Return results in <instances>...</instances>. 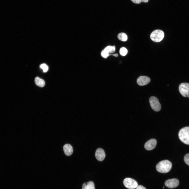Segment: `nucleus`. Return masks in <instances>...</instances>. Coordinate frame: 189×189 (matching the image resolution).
I'll use <instances>...</instances> for the list:
<instances>
[{
    "mask_svg": "<svg viewBox=\"0 0 189 189\" xmlns=\"http://www.w3.org/2000/svg\"><path fill=\"white\" fill-rule=\"evenodd\" d=\"M164 35V33L163 31L157 29L152 32L150 35V38L153 41L158 42L163 39Z\"/></svg>",
    "mask_w": 189,
    "mask_h": 189,
    "instance_id": "7ed1b4c3",
    "label": "nucleus"
},
{
    "mask_svg": "<svg viewBox=\"0 0 189 189\" xmlns=\"http://www.w3.org/2000/svg\"><path fill=\"white\" fill-rule=\"evenodd\" d=\"M40 68L43 70V71L44 72H46L48 70V67L45 64H43L40 65Z\"/></svg>",
    "mask_w": 189,
    "mask_h": 189,
    "instance_id": "f3484780",
    "label": "nucleus"
},
{
    "mask_svg": "<svg viewBox=\"0 0 189 189\" xmlns=\"http://www.w3.org/2000/svg\"><path fill=\"white\" fill-rule=\"evenodd\" d=\"M118 38L120 40L125 41L127 40L128 37L126 34L124 33H119L118 35Z\"/></svg>",
    "mask_w": 189,
    "mask_h": 189,
    "instance_id": "4468645a",
    "label": "nucleus"
},
{
    "mask_svg": "<svg viewBox=\"0 0 189 189\" xmlns=\"http://www.w3.org/2000/svg\"><path fill=\"white\" fill-rule=\"evenodd\" d=\"M178 135L181 140L184 143L189 145V127H186L179 131Z\"/></svg>",
    "mask_w": 189,
    "mask_h": 189,
    "instance_id": "f03ea898",
    "label": "nucleus"
},
{
    "mask_svg": "<svg viewBox=\"0 0 189 189\" xmlns=\"http://www.w3.org/2000/svg\"><path fill=\"white\" fill-rule=\"evenodd\" d=\"M133 3L136 4H140L141 2L140 0H131Z\"/></svg>",
    "mask_w": 189,
    "mask_h": 189,
    "instance_id": "aec40b11",
    "label": "nucleus"
},
{
    "mask_svg": "<svg viewBox=\"0 0 189 189\" xmlns=\"http://www.w3.org/2000/svg\"><path fill=\"white\" fill-rule=\"evenodd\" d=\"M95 155L97 159L99 161L103 160L105 157L104 150L101 148H98L96 150Z\"/></svg>",
    "mask_w": 189,
    "mask_h": 189,
    "instance_id": "9d476101",
    "label": "nucleus"
},
{
    "mask_svg": "<svg viewBox=\"0 0 189 189\" xmlns=\"http://www.w3.org/2000/svg\"><path fill=\"white\" fill-rule=\"evenodd\" d=\"M149 102L151 108L154 111L158 112L160 110L161 105L156 97L154 96L151 97L149 99Z\"/></svg>",
    "mask_w": 189,
    "mask_h": 189,
    "instance_id": "20e7f679",
    "label": "nucleus"
},
{
    "mask_svg": "<svg viewBox=\"0 0 189 189\" xmlns=\"http://www.w3.org/2000/svg\"><path fill=\"white\" fill-rule=\"evenodd\" d=\"M136 189H146V188L143 186L140 185L137 186Z\"/></svg>",
    "mask_w": 189,
    "mask_h": 189,
    "instance_id": "412c9836",
    "label": "nucleus"
},
{
    "mask_svg": "<svg viewBox=\"0 0 189 189\" xmlns=\"http://www.w3.org/2000/svg\"><path fill=\"white\" fill-rule=\"evenodd\" d=\"M82 189H95L94 183L92 181H89L84 183L82 185Z\"/></svg>",
    "mask_w": 189,
    "mask_h": 189,
    "instance_id": "f8f14e48",
    "label": "nucleus"
},
{
    "mask_svg": "<svg viewBox=\"0 0 189 189\" xmlns=\"http://www.w3.org/2000/svg\"><path fill=\"white\" fill-rule=\"evenodd\" d=\"M140 1L146 3L148 2L149 0H140Z\"/></svg>",
    "mask_w": 189,
    "mask_h": 189,
    "instance_id": "4be33fe9",
    "label": "nucleus"
},
{
    "mask_svg": "<svg viewBox=\"0 0 189 189\" xmlns=\"http://www.w3.org/2000/svg\"><path fill=\"white\" fill-rule=\"evenodd\" d=\"M123 183L125 186L129 189H135L138 186V183L135 180L129 178H125Z\"/></svg>",
    "mask_w": 189,
    "mask_h": 189,
    "instance_id": "39448f33",
    "label": "nucleus"
},
{
    "mask_svg": "<svg viewBox=\"0 0 189 189\" xmlns=\"http://www.w3.org/2000/svg\"><path fill=\"white\" fill-rule=\"evenodd\" d=\"M104 50L109 54L113 53L115 51V47L114 46H108L106 47Z\"/></svg>",
    "mask_w": 189,
    "mask_h": 189,
    "instance_id": "2eb2a0df",
    "label": "nucleus"
},
{
    "mask_svg": "<svg viewBox=\"0 0 189 189\" xmlns=\"http://www.w3.org/2000/svg\"><path fill=\"white\" fill-rule=\"evenodd\" d=\"M63 149L65 154L66 155L69 156L72 153L73 148L69 144H65L63 146Z\"/></svg>",
    "mask_w": 189,
    "mask_h": 189,
    "instance_id": "9b49d317",
    "label": "nucleus"
},
{
    "mask_svg": "<svg viewBox=\"0 0 189 189\" xmlns=\"http://www.w3.org/2000/svg\"><path fill=\"white\" fill-rule=\"evenodd\" d=\"M184 160L185 163L189 166V153L187 154L185 156Z\"/></svg>",
    "mask_w": 189,
    "mask_h": 189,
    "instance_id": "a211bd4d",
    "label": "nucleus"
},
{
    "mask_svg": "<svg viewBox=\"0 0 189 189\" xmlns=\"http://www.w3.org/2000/svg\"><path fill=\"white\" fill-rule=\"evenodd\" d=\"M108 53L106 51L104 50H103L101 53L102 56L104 58H106L108 56H109Z\"/></svg>",
    "mask_w": 189,
    "mask_h": 189,
    "instance_id": "6ab92c4d",
    "label": "nucleus"
},
{
    "mask_svg": "<svg viewBox=\"0 0 189 189\" xmlns=\"http://www.w3.org/2000/svg\"><path fill=\"white\" fill-rule=\"evenodd\" d=\"M163 188H164H164H164V186H163Z\"/></svg>",
    "mask_w": 189,
    "mask_h": 189,
    "instance_id": "b1692460",
    "label": "nucleus"
},
{
    "mask_svg": "<svg viewBox=\"0 0 189 189\" xmlns=\"http://www.w3.org/2000/svg\"><path fill=\"white\" fill-rule=\"evenodd\" d=\"M157 141L154 139H152L147 141L145 144V149L148 150H150L153 149L156 146Z\"/></svg>",
    "mask_w": 189,
    "mask_h": 189,
    "instance_id": "1a4fd4ad",
    "label": "nucleus"
},
{
    "mask_svg": "<svg viewBox=\"0 0 189 189\" xmlns=\"http://www.w3.org/2000/svg\"><path fill=\"white\" fill-rule=\"evenodd\" d=\"M172 166L171 162L167 160H165L160 161L157 164L156 169L159 172L166 173L170 171Z\"/></svg>",
    "mask_w": 189,
    "mask_h": 189,
    "instance_id": "f257e3e1",
    "label": "nucleus"
},
{
    "mask_svg": "<svg viewBox=\"0 0 189 189\" xmlns=\"http://www.w3.org/2000/svg\"><path fill=\"white\" fill-rule=\"evenodd\" d=\"M113 55L115 57H117L118 56V55L117 54H113L109 55Z\"/></svg>",
    "mask_w": 189,
    "mask_h": 189,
    "instance_id": "5701e85b",
    "label": "nucleus"
},
{
    "mask_svg": "<svg viewBox=\"0 0 189 189\" xmlns=\"http://www.w3.org/2000/svg\"><path fill=\"white\" fill-rule=\"evenodd\" d=\"M35 82L36 85L41 87H43L45 85L44 80L38 77L35 78Z\"/></svg>",
    "mask_w": 189,
    "mask_h": 189,
    "instance_id": "ddd939ff",
    "label": "nucleus"
},
{
    "mask_svg": "<svg viewBox=\"0 0 189 189\" xmlns=\"http://www.w3.org/2000/svg\"><path fill=\"white\" fill-rule=\"evenodd\" d=\"M179 90L180 93L184 97H189V83H183L179 86Z\"/></svg>",
    "mask_w": 189,
    "mask_h": 189,
    "instance_id": "423d86ee",
    "label": "nucleus"
},
{
    "mask_svg": "<svg viewBox=\"0 0 189 189\" xmlns=\"http://www.w3.org/2000/svg\"><path fill=\"white\" fill-rule=\"evenodd\" d=\"M127 52L128 50L125 47H122L120 49L119 53L121 55L123 56L125 55Z\"/></svg>",
    "mask_w": 189,
    "mask_h": 189,
    "instance_id": "dca6fc26",
    "label": "nucleus"
},
{
    "mask_svg": "<svg viewBox=\"0 0 189 189\" xmlns=\"http://www.w3.org/2000/svg\"><path fill=\"white\" fill-rule=\"evenodd\" d=\"M150 81V79L149 77L142 76L139 77L137 78L136 82L139 85L143 86L148 84Z\"/></svg>",
    "mask_w": 189,
    "mask_h": 189,
    "instance_id": "6e6552de",
    "label": "nucleus"
},
{
    "mask_svg": "<svg viewBox=\"0 0 189 189\" xmlns=\"http://www.w3.org/2000/svg\"><path fill=\"white\" fill-rule=\"evenodd\" d=\"M179 184L178 180L176 178L169 179L165 182V186L169 188H174L177 187Z\"/></svg>",
    "mask_w": 189,
    "mask_h": 189,
    "instance_id": "0eeeda50",
    "label": "nucleus"
}]
</instances>
